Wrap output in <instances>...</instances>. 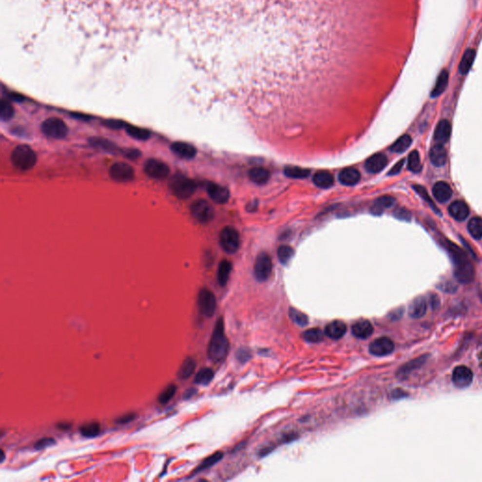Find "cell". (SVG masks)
<instances>
[{
	"mask_svg": "<svg viewBox=\"0 0 482 482\" xmlns=\"http://www.w3.org/2000/svg\"><path fill=\"white\" fill-rule=\"evenodd\" d=\"M388 163V159L384 154H376L370 156L366 162V170L370 174L382 172Z\"/></svg>",
	"mask_w": 482,
	"mask_h": 482,
	"instance_id": "2e32d148",
	"label": "cell"
},
{
	"mask_svg": "<svg viewBox=\"0 0 482 482\" xmlns=\"http://www.w3.org/2000/svg\"><path fill=\"white\" fill-rule=\"evenodd\" d=\"M222 457H223V454H222L221 452H216L215 454L211 455L210 457L207 458V459H206V460H205V461H204V462H203V463H201V464H200L197 468L195 469L194 474H195V473L202 472V471H204V470H206V469L211 467L212 465L216 464V463H217L221 460Z\"/></svg>",
	"mask_w": 482,
	"mask_h": 482,
	"instance_id": "74e56055",
	"label": "cell"
},
{
	"mask_svg": "<svg viewBox=\"0 0 482 482\" xmlns=\"http://www.w3.org/2000/svg\"><path fill=\"white\" fill-rule=\"evenodd\" d=\"M171 150L177 156L185 159H192L197 154V150L193 145L182 141L174 142L171 145Z\"/></svg>",
	"mask_w": 482,
	"mask_h": 482,
	"instance_id": "5bb4252c",
	"label": "cell"
},
{
	"mask_svg": "<svg viewBox=\"0 0 482 482\" xmlns=\"http://www.w3.org/2000/svg\"><path fill=\"white\" fill-rule=\"evenodd\" d=\"M145 174L154 179H164L170 174V168L157 159H148L143 166Z\"/></svg>",
	"mask_w": 482,
	"mask_h": 482,
	"instance_id": "30bf717a",
	"label": "cell"
},
{
	"mask_svg": "<svg viewBox=\"0 0 482 482\" xmlns=\"http://www.w3.org/2000/svg\"><path fill=\"white\" fill-rule=\"evenodd\" d=\"M278 258L284 265L288 264L294 255V250L288 245H282L278 249Z\"/></svg>",
	"mask_w": 482,
	"mask_h": 482,
	"instance_id": "b9f144b4",
	"label": "cell"
},
{
	"mask_svg": "<svg viewBox=\"0 0 482 482\" xmlns=\"http://www.w3.org/2000/svg\"><path fill=\"white\" fill-rule=\"evenodd\" d=\"M351 331L355 337L360 339H366L370 337L373 333V326L370 321L366 319H361L352 325Z\"/></svg>",
	"mask_w": 482,
	"mask_h": 482,
	"instance_id": "e0dca14e",
	"label": "cell"
},
{
	"mask_svg": "<svg viewBox=\"0 0 482 482\" xmlns=\"http://www.w3.org/2000/svg\"><path fill=\"white\" fill-rule=\"evenodd\" d=\"M303 338L309 343H318L323 339V331L318 328L309 329L303 333Z\"/></svg>",
	"mask_w": 482,
	"mask_h": 482,
	"instance_id": "ab89813d",
	"label": "cell"
},
{
	"mask_svg": "<svg viewBox=\"0 0 482 482\" xmlns=\"http://www.w3.org/2000/svg\"><path fill=\"white\" fill-rule=\"evenodd\" d=\"M476 58V51L474 49H467L462 58L461 63L459 65V70L462 75L468 74L469 71L472 68L474 60Z\"/></svg>",
	"mask_w": 482,
	"mask_h": 482,
	"instance_id": "83f0119b",
	"label": "cell"
},
{
	"mask_svg": "<svg viewBox=\"0 0 482 482\" xmlns=\"http://www.w3.org/2000/svg\"><path fill=\"white\" fill-rule=\"evenodd\" d=\"M103 124H105L106 126L111 127V128H120V127H122V123L121 122H117V121H105V122H103Z\"/></svg>",
	"mask_w": 482,
	"mask_h": 482,
	"instance_id": "816d5d0a",
	"label": "cell"
},
{
	"mask_svg": "<svg viewBox=\"0 0 482 482\" xmlns=\"http://www.w3.org/2000/svg\"><path fill=\"white\" fill-rule=\"evenodd\" d=\"M313 182L317 187L320 188V189H329V188L332 187V185L334 183V179H333V176L329 172L322 171V172H317V174L314 175Z\"/></svg>",
	"mask_w": 482,
	"mask_h": 482,
	"instance_id": "4316f807",
	"label": "cell"
},
{
	"mask_svg": "<svg viewBox=\"0 0 482 482\" xmlns=\"http://www.w3.org/2000/svg\"><path fill=\"white\" fill-rule=\"evenodd\" d=\"M177 391V386L174 385H170L166 387V389L163 390V392L159 395L158 397V402L162 405H165L169 403L171 400L175 396Z\"/></svg>",
	"mask_w": 482,
	"mask_h": 482,
	"instance_id": "60d3db41",
	"label": "cell"
},
{
	"mask_svg": "<svg viewBox=\"0 0 482 482\" xmlns=\"http://www.w3.org/2000/svg\"><path fill=\"white\" fill-rule=\"evenodd\" d=\"M79 431L84 437H96L101 431V426L98 422H91L79 427Z\"/></svg>",
	"mask_w": 482,
	"mask_h": 482,
	"instance_id": "e575fe53",
	"label": "cell"
},
{
	"mask_svg": "<svg viewBox=\"0 0 482 482\" xmlns=\"http://www.w3.org/2000/svg\"><path fill=\"white\" fill-rule=\"evenodd\" d=\"M404 161H405L404 159H401L400 161H399L396 165L394 166V167L391 169V171L388 173V174H389V175H395V174H400V171H401V169H402V167L404 165Z\"/></svg>",
	"mask_w": 482,
	"mask_h": 482,
	"instance_id": "f907efd6",
	"label": "cell"
},
{
	"mask_svg": "<svg viewBox=\"0 0 482 482\" xmlns=\"http://www.w3.org/2000/svg\"><path fill=\"white\" fill-rule=\"evenodd\" d=\"M207 193L209 197L217 204H225L228 202L230 193L229 191L217 184H210L207 188Z\"/></svg>",
	"mask_w": 482,
	"mask_h": 482,
	"instance_id": "9a60e30c",
	"label": "cell"
},
{
	"mask_svg": "<svg viewBox=\"0 0 482 482\" xmlns=\"http://www.w3.org/2000/svg\"><path fill=\"white\" fill-rule=\"evenodd\" d=\"M220 244L225 252L230 254L236 252L240 247V236L238 232L230 226L223 228L220 234Z\"/></svg>",
	"mask_w": 482,
	"mask_h": 482,
	"instance_id": "8992f818",
	"label": "cell"
},
{
	"mask_svg": "<svg viewBox=\"0 0 482 482\" xmlns=\"http://www.w3.org/2000/svg\"><path fill=\"white\" fill-rule=\"evenodd\" d=\"M289 317L296 324L300 326H305L308 323V317L294 308H290Z\"/></svg>",
	"mask_w": 482,
	"mask_h": 482,
	"instance_id": "7bdbcfd3",
	"label": "cell"
},
{
	"mask_svg": "<svg viewBox=\"0 0 482 482\" xmlns=\"http://www.w3.org/2000/svg\"><path fill=\"white\" fill-rule=\"evenodd\" d=\"M452 381L457 387L465 388L473 382V372L464 366H457L452 374Z\"/></svg>",
	"mask_w": 482,
	"mask_h": 482,
	"instance_id": "4fadbf2b",
	"label": "cell"
},
{
	"mask_svg": "<svg viewBox=\"0 0 482 482\" xmlns=\"http://www.w3.org/2000/svg\"><path fill=\"white\" fill-rule=\"evenodd\" d=\"M136 418V414L134 413H126L124 414L123 416L117 418L115 420V422L117 424H121V425H124V424H127V423H130L131 421H133L134 419Z\"/></svg>",
	"mask_w": 482,
	"mask_h": 482,
	"instance_id": "c3c4849f",
	"label": "cell"
},
{
	"mask_svg": "<svg viewBox=\"0 0 482 482\" xmlns=\"http://www.w3.org/2000/svg\"><path fill=\"white\" fill-rule=\"evenodd\" d=\"M413 190H414L416 193H418V194L422 197V199H424V200L427 202V204L431 207V208H432L435 212L440 213V211L438 210V208H436V207H435V204L433 203V201H432V200H431V198L429 197V195H428V193H427V192L426 191V189H425V188H423V187H421V186H418V185H415V186H413Z\"/></svg>",
	"mask_w": 482,
	"mask_h": 482,
	"instance_id": "f6af8a7d",
	"label": "cell"
},
{
	"mask_svg": "<svg viewBox=\"0 0 482 482\" xmlns=\"http://www.w3.org/2000/svg\"><path fill=\"white\" fill-rule=\"evenodd\" d=\"M191 213L193 218L201 223H208L214 218V208L203 199L193 203L191 207Z\"/></svg>",
	"mask_w": 482,
	"mask_h": 482,
	"instance_id": "52a82bcc",
	"label": "cell"
},
{
	"mask_svg": "<svg viewBox=\"0 0 482 482\" xmlns=\"http://www.w3.org/2000/svg\"><path fill=\"white\" fill-rule=\"evenodd\" d=\"M253 271L256 280L259 282H265L270 278L272 272V261L268 253L261 252L258 254L254 263Z\"/></svg>",
	"mask_w": 482,
	"mask_h": 482,
	"instance_id": "9c48e42d",
	"label": "cell"
},
{
	"mask_svg": "<svg viewBox=\"0 0 482 482\" xmlns=\"http://www.w3.org/2000/svg\"><path fill=\"white\" fill-rule=\"evenodd\" d=\"M338 179L345 186H354L361 179V174L357 170L352 168L345 169L339 174Z\"/></svg>",
	"mask_w": 482,
	"mask_h": 482,
	"instance_id": "7402d4cb",
	"label": "cell"
},
{
	"mask_svg": "<svg viewBox=\"0 0 482 482\" xmlns=\"http://www.w3.org/2000/svg\"><path fill=\"white\" fill-rule=\"evenodd\" d=\"M445 248L447 249L453 263H454V274L456 279L462 284H468L474 279V268L472 263L463 250L458 247L449 240H444Z\"/></svg>",
	"mask_w": 482,
	"mask_h": 482,
	"instance_id": "6da1fadb",
	"label": "cell"
},
{
	"mask_svg": "<svg viewBox=\"0 0 482 482\" xmlns=\"http://www.w3.org/2000/svg\"><path fill=\"white\" fill-rule=\"evenodd\" d=\"M214 378V372L211 368H203L196 374L194 383L201 386H207Z\"/></svg>",
	"mask_w": 482,
	"mask_h": 482,
	"instance_id": "d590c367",
	"label": "cell"
},
{
	"mask_svg": "<svg viewBox=\"0 0 482 482\" xmlns=\"http://www.w3.org/2000/svg\"><path fill=\"white\" fill-rule=\"evenodd\" d=\"M41 131L48 138L60 139L66 137L68 127L58 118H48L41 124Z\"/></svg>",
	"mask_w": 482,
	"mask_h": 482,
	"instance_id": "5b68a950",
	"label": "cell"
},
{
	"mask_svg": "<svg viewBox=\"0 0 482 482\" xmlns=\"http://www.w3.org/2000/svg\"><path fill=\"white\" fill-rule=\"evenodd\" d=\"M448 72L446 70H443L437 80H436V84L431 92V97L435 98V97L440 96L445 91L446 87H447V84H448Z\"/></svg>",
	"mask_w": 482,
	"mask_h": 482,
	"instance_id": "f1b7e54d",
	"label": "cell"
},
{
	"mask_svg": "<svg viewBox=\"0 0 482 482\" xmlns=\"http://www.w3.org/2000/svg\"><path fill=\"white\" fill-rule=\"evenodd\" d=\"M14 115V108L7 101H2L0 109V117L3 121L10 120Z\"/></svg>",
	"mask_w": 482,
	"mask_h": 482,
	"instance_id": "ee69618b",
	"label": "cell"
},
{
	"mask_svg": "<svg viewBox=\"0 0 482 482\" xmlns=\"http://www.w3.org/2000/svg\"><path fill=\"white\" fill-rule=\"evenodd\" d=\"M450 135H451V124L447 120H443L436 126L434 133L435 140L443 144L449 139Z\"/></svg>",
	"mask_w": 482,
	"mask_h": 482,
	"instance_id": "603a6c76",
	"label": "cell"
},
{
	"mask_svg": "<svg viewBox=\"0 0 482 482\" xmlns=\"http://www.w3.org/2000/svg\"><path fill=\"white\" fill-rule=\"evenodd\" d=\"M468 231L470 234L477 239L482 237V219L473 218L468 223Z\"/></svg>",
	"mask_w": 482,
	"mask_h": 482,
	"instance_id": "8d00e7d4",
	"label": "cell"
},
{
	"mask_svg": "<svg viewBox=\"0 0 482 482\" xmlns=\"http://www.w3.org/2000/svg\"><path fill=\"white\" fill-rule=\"evenodd\" d=\"M394 204H395V199L392 196H389V195L382 196L376 200L375 204L372 207L371 212L374 215L379 216L385 211V209L386 208L393 207Z\"/></svg>",
	"mask_w": 482,
	"mask_h": 482,
	"instance_id": "cb8c5ba5",
	"label": "cell"
},
{
	"mask_svg": "<svg viewBox=\"0 0 482 482\" xmlns=\"http://www.w3.org/2000/svg\"><path fill=\"white\" fill-rule=\"evenodd\" d=\"M110 175L112 179L117 182H129L134 179L135 173L133 168L129 164L117 162L111 166Z\"/></svg>",
	"mask_w": 482,
	"mask_h": 482,
	"instance_id": "8fae6325",
	"label": "cell"
},
{
	"mask_svg": "<svg viewBox=\"0 0 482 482\" xmlns=\"http://www.w3.org/2000/svg\"><path fill=\"white\" fill-rule=\"evenodd\" d=\"M195 393H196V390H195V389H193V388H191V389L187 390V391L185 392V394H184V399H185V400H189V399H191Z\"/></svg>",
	"mask_w": 482,
	"mask_h": 482,
	"instance_id": "db71d44e",
	"label": "cell"
},
{
	"mask_svg": "<svg viewBox=\"0 0 482 482\" xmlns=\"http://www.w3.org/2000/svg\"><path fill=\"white\" fill-rule=\"evenodd\" d=\"M347 332V326L341 320H334L325 328V333L331 339H340Z\"/></svg>",
	"mask_w": 482,
	"mask_h": 482,
	"instance_id": "d6986e66",
	"label": "cell"
},
{
	"mask_svg": "<svg viewBox=\"0 0 482 482\" xmlns=\"http://www.w3.org/2000/svg\"><path fill=\"white\" fill-rule=\"evenodd\" d=\"M395 217H397L400 220H404V221H410L411 220L410 212L404 208H400V209L396 210L395 211Z\"/></svg>",
	"mask_w": 482,
	"mask_h": 482,
	"instance_id": "681fc988",
	"label": "cell"
},
{
	"mask_svg": "<svg viewBox=\"0 0 482 482\" xmlns=\"http://www.w3.org/2000/svg\"><path fill=\"white\" fill-rule=\"evenodd\" d=\"M413 139L409 135H403L398 138L391 146V151L394 153H403L412 145Z\"/></svg>",
	"mask_w": 482,
	"mask_h": 482,
	"instance_id": "d6a6232c",
	"label": "cell"
},
{
	"mask_svg": "<svg viewBox=\"0 0 482 482\" xmlns=\"http://www.w3.org/2000/svg\"><path fill=\"white\" fill-rule=\"evenodd\" d=\"M232 270V264L227 260H222L220 263L219 269H218V281L221 287H225L228 280L229 276Z\"/></svg>",
	"mask_w": 482,
	"mask_h": 482,
	"instance_id": "4dcf8cb0",
	"label": "cell"
},
{
	"mask_svg": "<svg viewBox=\"0 0 482 482\" xmlns=\"http://www.w3.org/2000/svg\"><path fill=\"white\" fill-rule=\"evenodd\" d=\"M195 367H196L195 361L192 357H187L180 366L179 370L177 373L178 378L181 380L189 379L194 373Z\"/></svg>",
	"mask_w": 482,
	"mask_h": 482,
	"instance_id": "f546056e",
	"label": "cell"
},
{
	"mask_svg": "<svg viewBox=\"0 0 482 482\" xmlns=\"http://www.w3.org/2000/svg\"><path fill=\"white\" fill-rule=\"evenodd\" d=\"M90 143H92V145L95 147L104 148L105 150H113L114 149L113 145L111 144L110 141L103 139V138H92V140H90Z\"/></svg>",
	"mask_w": 482,
	"mask_h": 482,
	"instance_id": "bcb514c9",
	"label": "cell"
},
{
	"mask_svg": "<svg viewBox=\"0 0 482 482\" xmlns=\"http://www.w3.org/2000/svg\"><path fill=\"white\" fill-rule=\"evenodd\" d=\"M126 132L130 137L138 139V140H146L151 136V134L148 130L140 128V127H137V126H133V125L126 126Z\"/></svg>",
	"mask_w": 482,
	"mask_h": 482,
	"instance_id": "836d02e7",
	"label": "cell"
},
{
	"mask_svg": "<svg viewBox=\"0 0 482 482\" xmlns=\"http://www.w3.org/2000/svg\"><path fill=\"white\" fill-rule=\"evenodd\" d=\"M449 214L457 221H464L469 215V207L463 201H455L448 207Z\"/></svg>",
	"mask_w": 482,
	"mask_h": 482,
	"instance_id": "ffe728a7",
	"label": "cell"
},
{
	"mask_svg": "<svg viewBox=\"0 0 482 482\" xmlns=\"http://www.w3.org/2000/svg\"><path fill=\"white\" fill-rule=\"evenodd\" d=\"M169 187L172 193L179 199H188L192 197L196 191L195 182L181 174H176L172 177Z\"/></svg>",
	"mask_w": 482,
	"mask_h": 482,
	"instance_id": "277c9868",
	"label": "cell"
},
{
	"mask_svg": "<svg viewBox=\"0 0 482 482\" xmlns=\"http://www.w3.org/2000/svg\"><path fill=\"white\" fill-rule=\"evenodd\" d=\"M249 178L257 185H265L270 178V174L264 168H253L249 172Z\"/></svg>",
	"mask_w": 482,
	"mask_h": 482,
	"instance_id": "d4e9b609",
	"label": "cell"
},
{
	"mask_svg": "<svg viewBox=\"0 0 482 482\" xmlns=\"http://www.w3.org/2000/svg\"><path fill=\"white\" fill-rule=\"evenodd\" d=\"M11 159L14 167L23 172L31 170L37 162L35 152L28 145H18L15 147Z\"/></svg>",
	"mask_w": 482,
	"mask_h": 482,
	"instance_id": "3957f363",
	"label": "cell"
},
{
	"mask_svg": "<svg viewBox=\"0 0 482 482\" xmlns=\"http://www.w3.org/2000/svg\"><path fill=\"white\" fill-rule=\"evenodd\" d=\"M285 174L294 179H303L306 178L310 174V171L307 169H303L295 166H289L285 169Z\"/></svg>",
	"mask_w": 482,
	"mask_h": 482,
	"instance_id": "1f68e13d",
	"label": "cell"
},
{
	"mask_svg": "<svg viewBox=\"0 0 482 482\" xmlns=\"http://www.w3.org/2000/svg\"><path fill=\"white\" fill-rule=\"evenodd\" d=\"M56 442L53 438H49V437H46V438H41L39 441L36 442L35 444H34V448L36 450H42L48 446H51L55 443Z\"/></svg>",
	"mask_w": 482,
	"mask_h": 482,
	"instance_id": "7dc6e473",
	"label": "cell"
},
{
	"mask_svg": "<svg viewBox=\"0 0 482 482\" xmlns=\"http://www.w3.org/2000/svg\"><path fill=\"white\" fill-rule=\"evenodd\" d=\"M395 349L394 342L388 337H380L369 345V352L375 356H386Z\"/></svg>",
	"mask_w": 482,
	"mask_h": 482,
	"instance_id": "7c38bea8",
	"label": "cell"
},
{
	"mask_svg": "<svg viewBox=\"0 0 482 482\" xmlns=\"http://www.w3.org/2000/svg\"><path fill=\"white\" fill-rule=\"evenodd\" d=\"M229 351V341L224 333L223 319H218L207 348L209 359L214 363H220L227 356Z\"/></svg>",
	"mask_w": 482,
	"mask_h": 482,
	"instance_id": "7a4b0ae2",
	"label": "cell"
},
{
	"mask_svg": "<svg viewBox=\"0 0 482 482\" xmlns=\"http://www.w3.org/2000/svg\"><path fill=\"white\" fill-rule=\"evenodd\" d=\"M432 193H433L434 198L438 202L443 203V202L448 201L451 198L453 193H452L450 186L447 183L440 181L434 185V187L432 189Z\"/></svg>",
	"mask_w": 482,
	"mask_h": 482,
	"instance_id": "ac0fdd59",
	"label": "cell"
},
{
	"mask_svg": "<svg viewBox=\"0 0 482 482\" xmlns=\"http://www.w3.org/2000/svg\"><path fill=\"white\" fill-rule=\"evenodd\" d=\"M446 158H447V154H446V150L445 148L443 146V144L439 143L437 145H434L430 151H429V159L431 161V163L434 166H437V167H441V166L444 165L445 162H446Z\"/></svg>",
	"mask_w": 482,
	"mask_h": 482,
	"instance_id": "44dd1931",
	"label": "cell"
},
{
	"mask_svg": "<svg viewBox=\"0 0 482 482\" xmlns=\"http://www.w3.org/2000/svg\"><path fill=\"white\" fill-rule=\"evenodd\" d=\"M198 307L203 316L213 317L217 307L216 298L213 292L207 289L200 290L198 295Z\"/></svg>",
	"mask_w": 482,
	"mask_h": 482,
	"instance_id": "ba28073f",
	"label": "cell"
},
{
	"mask_svg": "<svg viewBox=\"0 0 482 482\" xmlns=\"http://www.w3.org/2000/svg\"><path fill=\"white\" fill-rule=\"evenodd\" d=\"M1 455H2V457H1V463H3L4 462V459H5V454H4V451L3 450H1Z\"/></svg>",
	"mask_w": 482,
	"mask_h": 482,
	"instance_id": "11a10c76",
	"label": "cell"
},
{
	"mask_svg": "<svg viewBox=\"0 0 482 482\" xmlns=\"http://www.w3.org/2000/svg\"><path fill=\"white\" fill-rule=\"evenodd\" d=\"M427 312V302L423 297L416 298L409 307V315L414 318L423 317Z\"/></svg>",
	"mask_w": 482,
	"mask_h": 482,
	"instance_id": "484cf974",
	"label": "cell"
},
{
	"mask_svg": "<svg viewBox=\"0 0 482 482\" xmlns=\"http://www.w3.org/2000/svg\"><path fill=\"white\" fill-rule=\"evenodd\" d=\"M236 354H237L236 356L238 357V359L243 357L242 360H241V361H243V362H244V361H247V360L250 358V353H249L248 351H247L246 349H240V350L238 351V353H236Z\"/></svg>",
	"mask_w": 482,
	"mask_h": 482,
	"instance_id": "f5cc1de1",
	"label": "cell"
},
{
	"mask_svg": "<svg viewBox=\"0 0 482 482\" xmlns=\"http://www.w3.org/2000/svg\"><path fill=\"white\" fill-rule=\"evenodd\" d=\"M408 169L413 173H418L422 169L419 153L415 150L411 152L408 156Z\"/></svg>",
	"mask_w": 482,
	"mask_h": 482,
	"instance_id": "f35d334b",
	"label": "cell"
},
{
	"mask_svg": "<svg viewBox=\"0 0 482 482\" xmlns=\"http://www.w3.org/2000/svg\"><path fill=\"white\" fill-rule=\"evenodd\" d=\"M479 359H480V365H481V366L482 367V351L480 353V355H479Z\"/></svg>",
	"mask_w": 482,
	"mask_h": 482,
	"instance_id": "9f6ffc18",
	"label": "cell"
}]
</instances>
